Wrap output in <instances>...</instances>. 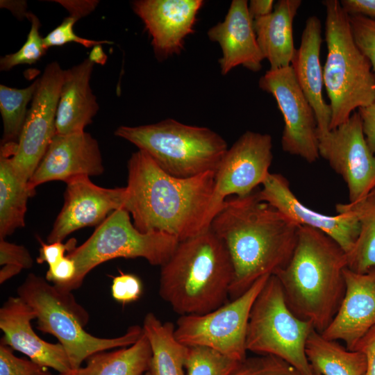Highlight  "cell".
<instances>
[{"mask_svg":"<svg viewBox=\"0 0 375 375\" xmlns=\"http://www.w3.org/2000/svg\"><path fill=\"white\" fill-rule=\"evenodd\" d=\"M111 293L115 300L122 304H126L140 297L142 293V284L137 276L121 272L112 280Z\"/></svg>","mask_w":375,"mask_h":375,"instance_id":"8d00e7d4","label":"cell"},{"mask_svg":"<svg viewBox=\"0 0 375 375\" xmlns=\"http://www.w3.org/2000/svg\"><path fill=\"white\" fill-rule=\"evenodd\" d=\"M144 375H151V374H150V372L148 371V372H147L144 374Z\"/></svg>","mask_w":375,"mask_h":375,"instance_id":"816d5d0a","label":"cell"},{"mask_svg":"<svg viewBox=\"0 0 375 375\" xmlns=\"http://www.w3.org/2000/svg\"><path fill=\"white\" fill-rule=\"evenodd\" d=\"M306 354L311 367L321 375H365L366 372L362 352L326 339L315 329L307 339Z\"/></svg>","mask_w":375,"mask_h":375,"instance_id":"4316f807","label":"cell"},{"mask_svg":"<svg viewBox=\"0 0 375 375\" xmlns=\"http://www.w3.org/2000/svg\"><path fill=\"white\" fill-rule=\"evenodd\" d=\"M125 208L142 233H163L179 242L209 228L215 172L180 178L165 172L138 150L128 164Z\"/></svg>","mask_w":375,"mask_h":375,"instance_id":"7a4b0ae2","label":"cell"},{"mask_svg":"<svg viewBox=\"0 0 375 375\" xmlns=\"http://www.w3.org/2000/svg\"><path fill=\"white\" fill-rule=\"evenodd\" d=\"M295 375H303V374H301L300 372H299L297 371ZM310 375H321V374L319 373H318L317 372H316L315 369H313V372H312V374H310Z\"/></svg>","mask_w":375,"mask_h":375,"instance_id":"681fc988","label":"cell"},{"mask_svg":"<svg viewBox=\"0 0 375 375\" xmlns=\"http://www.w3.org/2000/svg\"><path fill=\"white\" fill-rule=\"evenodd\" d=\"M179 241L163 233H144L138 231L124 208L113 211L81 246L67 255L76 265L73 280L57 286L65 292L78 288L94 267L118 258H142L151 265L162 266L172 256Z\"/></svg>","mask_w":375,"mask_h":375,"instance_id":"ba28073f","label":"cell"},{"mask_svg":"<svg viewBox=\"0 0 375 375\" xmlns=\"http://www.w3.org/2000/svg\"><path fill=\"white\" fill-rule=\"evenodd\" d=\"M16 142L1 144L0 149V238L25 226L27 201L35 192L15 172L10 160Z\"/></svg>","mask_w":375,"mask_h":375,"instance_id":"d4e9b609","label":"cell"},{"mask_svg":"<svg viewBox=\"0 0 375 375\" xmlns=\"http://www.w3.org/2000/svg\"><path fill=\"white\" fill-rule=\"evenodd\" d=\"M202 0H135L133 12L151 38L156 57L163 60L181 52L185 38L194 32Z\"/></svg>","mask_w":375,"mask_h":375,"instance_id":"ac0fdd59","label":"cell"},{"mask_svg":"<svg viewBox=\"0 0 375 375\" xmlns=\"http://www.w3.org/2000/svg\"><path fill=\"white\" fill-rule=\"evenodd\" d=\"M22 271V269L15 266L4 265L0 271V283L5 281L17 275Z\"/></svg>","mask_w":375,"mask_h":375,"instance_id":"c3c4849f","label":"cell"},{"mask_svg":"<svg viewBox=\"0 0 375 375\" xmlns=\"http://www.w3.org/2000/svg\"><path fill=\"white\" fill-rule=\"evenodd\" d=\"M33 260L28 249L0 238V265L15 266L29 269L33 266Z\"/></svg>","mask_w":375,"mask_h":375,"instance_id":"74e56055","label":"cell"},{"mask_svg":"<svg viewBox=\"0 0 375 375\" xmlns=\"http://www.w3.org/2000/svg\"><path fill=\"white\" fill-rule=\"evenodd\" d=\"M94 64L88 58L64 69L56 117V134L85 131L99 110L90 85Z\"/></svg>","mask_w":375,"mask_h":375,"instance_id":"603a6c76","label":"cell"},{"mask_svg":"<svg viewBox=\"0 0 375 375\" xmlns=\"http://www.w3.org/2000/svg\"><path fill=\"white\" fill-rule=\"evenodd\" d=\"M341 204L355 212L360 224L358 236L347 253V268L356 273H367L375 269V196Z\"/></svg>","mask_w":375,"mask_h":375,"instance_id":"f1b7e54d","label":"cell"},{"mask_svg":"<svg viewBox=\"0 0 375 375\" xmlns=\"http://www.w3.org/2000/svg\"><path fill=\"white\" fill-rule=\"evenodd\" d=\"M259 199L267 202L299 226L322 231L334 240L348 253L360 231L358 219L352 210L341 203L336 205L338 215L319 213L303 204L290 189L288 181L280 174L269 173L258 191Z\"/></svg>","mask_w":375,"mask_h":375,"instance_id":"9a60e30c","label":"cell"},{"mask_svg":"<svg viewBox=\"0 0 375 375\" xmlns=\"http://www.w3.org/2000/svg\"><path fill=\"white\" fill-rule=\"evenodd\" d=\"M36 319L33 309L21 297H9L0 308L1 342L27 356L32 361L50 367L58 375H71L72 369L64 347L58 342H47L33 331Z\"/></svg>","mask_w":375,"mask_h":375,"instance_id":"d6986e66","label":"cell"},{"mask_svg":"<svg viewBox=\"0 0 375 375\" xmlns=\"http://www.w3.org/2000/svg\"><path fill=\"white\" fill-rule=\"evenodd\" d=\"M12 349L0 344V375H52L47 369L31 360L21 358Z\"/></svg>","mask_w":375,"mask_h":375,"instance_id":"e575fe53","label":"cell"},{"mask_svg":"<svg viewBox=\"0 0 375 375\" xmlns=\"http://www.w3.org/2000/svg\"><path fill=\"white\" fill-rule=\"evenodd\" d=\"M322 43L320 20L317 16H310L306 21L300 47L296 49L290 65L299 85L314 110L317 135L330 131L331 119V107L323 97V69L319 60Z\"/></svg>","mask_w":375,"mask_h":375,"instance_id":"7402d4cb","label":"cell"},{"mask_svg":"<svg viewBox=\"0 0 375 375\" xmlns=\"http://www.w3.org/2000/svg\"><path fill=\"white\" fill-rule=\"evenodd\" d=\"M142 327L151 351V375H185L189 347L176 338L174 324L162 323L153 313L149 312Z\"/></svg>","mask_w":375,"mask_h":375,"instance_id":"484cf974","label":"cell"},{"mask_svg":"<svg viewBox=\"0 0 375 375\" xmlns=\"http://www.w3.org/2000/svg\"><path fill=\"white\" fill-rule=\"evenodd\" d=\"M301 5V0H279L272 13L253 20L259 47L271 69L291 65L296 51L293 22Z\"/></svg>","mask_w":375,"mask_h":375,"instance_id":"cb8c5ba5","label":"cell"},{"mask_svg":"<svg viewBox=\"0 0 375 375\" xmlns=\"http://www.w3.org/2000/svg\"><path fill=\"white\" fill-rule=\"evenodd\" d=\"M345 251L331 237L301 226L288 264L275 275L287 305L322 333L331 324L345 293Z\"/></svg>","mask_w":375,"mask_h":375,"instance_id":"3957f363","label":"cell"},{"mask_svg":"<svg viewBox=\"0 0 375 375\" xmlns=\"http://www.w3.org/2000/svg\"><path fill=\"white\" fill-rule=\"evenodd\" d=\"M88 59L94 64L103 65L108 59L101 44H97L92 48Z\"/></svg>","mask_w":375,"mask_h":375,"instance_id":"7dc6e473","label":"cell"},{"mask_svg":"<svg viewBox=\"0 0 375 375\" xmlns=\"http://www.w3.org/2000/svg\"><path fill=\"white\" fill-rule=\"evenodd\" d=\"M317 138L319 156L342 177L349 203L368 197L375 188V156L366 142L358 112Z\"/></svg>","mask_w":375,"mask_h":375,"instance_id":"5bb4252c","label":"cell"},{"mask_svg":"<svg viewBox=\"0 0 375 375\" xmlns=\"http://www.w3.org/2000/svg\"><path fill=\"white\" fill-rule=\"evenodd\" d=\"M76 267L74 261L67 255L58 262L49 266L46 279L57 286L71 282L75 276Z\"/></svg>","mask_w":375,"mask_h":375,"instance_id":"ab89813d","label":"cell"},{"mask_svg":"<svg viewBox=\"0 0 375 375\" xmlns=\"http://www.w3.org/2000/svg\"><path fill=\"white\" fill-rule=\"evenodd\" d=\"M326 10L327 56L324 85L330 100V130L345 122L356 108L375 101V75L356 44L349 15L338 0L322 1Z\"/></svg>","mask_w":375,"mask_h":375,"instance_id":"8992f818","label":"cell"},{"mask_svg":"<svg viewBox=\"0 0 375 375\" xmlns=\"http://www.w3.org/2000/svg\"><path fill=\"white\" fill-rule=\"evenodd\" d=\"M300 226L260 200L258 191L227 199L210 229L224 244L233 267L234 299L260 278L283 269L294 253Z\"/></svg>","mask_w":375,"mask_h":375,"instance_id":"6da1fadb","label":"cell"},{"mask_svg":"<svg viewBox=\"0 0 375 375\" xmlns=\"http://www.w3.org/2000/svg\"><path fill=\"white\" fill-rule=\"evenodd\" d=\"M270 275L257 280L245 292L203 315H181L175 337L188 347L212 349L234 360L247 357L246 338L252 306Z\"/></svg>","mask_w":375,"mask_h":375,"instance_id":"30bf717a","label":"cell"},{"mask_svg":"<svg viewBox=\"0 0 375 375\" xmlns=\"http://www.w3.org/2000/svg\"><path fill=\"white\" fill-rule=\"evenodd\" d=\"M273 0H251L248 10L253 20L267 16L274 10Z\"/></svg>","mask_w":375,"mask_h":375,"instance_id":"f6af8a7d","label":"cell"},{"mask_svg":"<svg viewBox=\"0 0 375 375\" xmlns=\"http://www.w3.org/2000/svg\"><path fill=\"white\" fill-rule=\"evenodd\" d=\"M349 21L354 42L369 61L375 75V19L349 15Z\"/></svg>","mask_w":375,"mask_h":375,"instance_id":"836d02e7","label":"cell"},{"mask_svg":"<svg viewBox=\"0 0 375 375\" xmlns=\"http://www.w3.org/2000/svg\"><path fill=\"white\" fill-rule=\"evenodd\" d=\"M160 267L159 295L181 316L203 315L228 302L233 267L210 228L179 242Z\"/></svg>","mask_w":375,"mask_h":375,"instance_id":"277c9868","label":"cell"},{"mask_svg":"<svg viewBox=\"0 0 375 375\" xmlns=\"http://www.w3.org/2000/svg\"><path fill=\"white\" fill-rule=\"evenodd\" d=\"M40 244L37 262L40 264L47 262L49 266H51L66 256V252L68 253L76 247V240L72 238L66 243H62V242L44 243L40 241Z\"/></svg>","mask_w":375,"mask_h":375,"instance_id":"f35d334b","label":"cell"},{"mask_svg":"<svg viewBox=\"0 0 375 375\" xmlns=\"http://www.w3.org/2000/svg\"><path fill=\"white\" fill-rule=\"evenodd\" d=\"M17 294L35 311L37 328L56 337L64 347L72 372L81 367L92 355L131 346L143 333L142 327L135 325L117 338L91 335L84 329L89 321L88 312L76 301L72 292L60 290L33 273L17 288Z\"/></svg>","mask_w":375,"mask_h":375,"instance_id":"5b68a950","label":"cell"},{"mask_svg":"<svg viewBox=\"0 0 375 375\" xmlns=\"http://www.w3.org/2000/svg\"><path fill=\"white\" fill-rule=\"evenodd\" d=\"M368 196H375V188Z\"/></svg>","mask_w":375,"mask_h":375,"instance_id":"f907efd6","label":"cell"},{"mask_svg":"<svg viewBox=\"0 0 375 375\" xmlns=\"http://www.w3.org/2000/svg\"><path fill=\"white\" fill-rule=\"evenodd\" d=\"M26 18L31 23L26 40L17 51L1 58V71H9L19 65L35 63L47 51L44 44V38L40 34L41 24L39 19L32 12H28Z\"/></svg>","mask_w":375,"mask_h":375,"instance_id":"1f68e13d","label":"cell"},{"mask_svg":"<svg viewBox=\"0 0 375 375\" xmlns=\"http://www.w3.org/2000/svg\"><path fill=\"white\" fill-rule=\"evenodd\" d=\"M297 372L277 357L257 355L239 361L228 375H295Z\"/></svg>","mask_w":375,"mask_h":375,"instance_id":"d6a6232c","label":"cell"},{"mask_svg":"<svg viewBox=\"0 0 375 375\" xmlns=\"http://www.w3.org/2000/svg\"><path fill=\"white\" fill-rule=\"evenodd\" d=\"M315 329L289 308L278 278L270 275L251 309L247 350L277 357L303 375L313 372L306 354L307 339Z\"/></svg>","mask_w":375,"mask_h":375,"instance_id":"9c48e42d","label":"cell"},{"mask_svg":"<svg viewBox=\"0 0 375 375\" xmlns=\"http://www.w3.org/2000/svg\"><path fill=\"white\" fill-rule=\"evenodd\" d=\"M115 135L147 153L165 172L180 178L215 173L228 149L224 139L212 130L173 119L120 126Z\"/></svg>","mask_w":375,"mask_h":375,"instance_id":"52a82bcc","label":"cell"},{"mask_svg":"<svg viewBox=\"0 0 375 375\" xmlns=\"http://www.w3.org/2000/svg\"><path fill=\"white\" fill-rule=\"evenodd\" d=\"M355 350L362 352L365 356L367 367L365 375H375V326L362 338Z\"/></svg>","mask_w":375,"mask_h":375,"instance_id":"60d3db41","label":"cell"},{"mask_svg":"<svg viewBox=\"0 0 375 375\" xmlns=\"http://www.w3.org/2000/svg\"><path fill=\"white\" fill-rule=\"evenodd\" d=\"M65 8L70 17L76 21L94 10L99 1L97 0H54Z\"/></svg>","mask_w":375,"mask_h":375,"instance_id":"7bdbcfd3","label":"cell"},{"mask_svg":"<svg viewBox=\"0 0 375 375\" xmlns=\"http://www.w3.org/2000/svg\"><path fill=\"white\" fill-rule=\"evenodd\" d=\"M344 276V298L335 317L321 334L355 350L362 338L375 326V269L360 274L346 267Z\"/></svg>","mask_w":375,"mask_h":375,"instance_id":"ffe728a7","label":"cell"},{"mask_svg":"<svg viewBox=\"0 0 375 375\" xmlns=\"http://www.w3.org/2000/svg\"><path fill=\"white\" fill-rule=\"evenodd\" d=\"M342 8L348 15H361L375 19V0H342Z\"/></svg>","mask_w":375,"mask_h":375,"instance_id":"ee69618b","label":"cell"},{"mask_svg":"<svg viewBox=\"0 0 375 375\" xmlns=\"http://www.w3.org/2000/svg\"><path fill=\"white\" fill-rule=\"evenodd\" d=\"M76 20L69 16L44 38V44L48 49L51 47L62 46L67 43L74 42L81 44L85 48L93 47L97 44H112L109 40H95L84 38L76 35L74 26Z\"/></svg>","mask_w":375,"mask_h":375,"instance_id":"d590c367","label":"cell"},{"mask_svg":"<svg viewBox=\"0 0 375 375\" xmlns=\"http://www.w3.org/2000/svg\"><path fill=\"white\" fill-rule=\"evenodd\" d=\"M258 85L274 97L283 115V150L308 162H315L319 158L316 118L292 66L269 69Z\"/></svg>","mask_w":375,"mask_h":375,"instance_id":"4fadbf2b","label":"cell"},{"mask_svg":"<svg viewBox=\"0 0 375 375\" xmlns=\"http://www.w3.org/2000/svg\"><path fill=\"white\" fill-rule=\"evenodd\" d=\"M63 206L47 237V242H62L72 233L99 226L113 211L124 207L126 187L106 188L93 183L88 176L66 182Z\"/></svg>","mask_w":375,"mask_h":375,"instance_id":"2e32d148","label":"cell"},{"mask_svg":"<svg viewBox=\"0 0 375 375\" xmlns=\"http://www.w3.org/2000/svg\"><path fill=\"white\" fill-rule=\"evenodd\" d=\"M238 362L210 348L189 347L185 368L188 375H228Z\"/></svg>","mask_w":375,"mask_h":375,"instance_id":"4dcf8cb0","label":"cell"},{"mask_svg":"<svg viewBox=\"0 0 375 375\" xmlns=\"http://www.w3.org/2000/svg\"><path fill=\"white\" fill-rule=\"evenodd\" d=\"M362 119L364 135L370 150L375 156V101L358 109Z\"/></svg>","mask_w":375,"mask_h":375,"instance_id":"b9f144b4","label":"cell"},{"mask_svg":"<svg viewBox=\"0 0 375 375\" xmlns=\"http://www.w3.org/2000/svg\"><path fill=\"white\" fill-rule=\"evenodd\" d=\"M38 82L39 78L21 89L0 85V111L3 127L1 144L17 143L28 111L27 106L33 99Z\"/></svg>","mask_w":375,"mask_h":375,"instance_id":"f546056e","label":"cell"},{"mask_svg":"<svg viewBox=\"0 0 375 375\" xmlns=\"http://www.w3.org/2000/svg\"><path fill=\"white\" fill-rule=\"evenodd\" d=\"M151 357V347L143 332L131 346L92 355L85 367L71 375H142L149 370Z\"/></svg>","mask_w":375,"mask_h":375,"instance_id":"83f0119b","label":"cell"},{"mask_svg":"<svg viewBox=\"0 0 375 375\" xmlns=\"http://www.w3.org/2000/svg\"><path fill=\"white\" fill-rule=\"evenodd\" d=\"M64 69L49 63L39 78L15 151L10 157L18 176L28 183L56 135V117Z\"/></svg>","mask_w":375,"mask_h":375,"instance_id":"7c38bea8","label":"cell"},{"mask_svg":"<svg viewBox=\"0 0 375 375\" xmlns=\"http://www.w3.org/2000/svg\"><path fill=\"white\" fill-rule=\"evenodd\" d=\"M1 8L10 10L17 18L22 19L26 17L27 3L26 1H1Z\"/></svg>","mask_w":375,"mask_h":375,"instance_id":"bcb514c9","label":"cell"},{"mask_svg":"<svg viewBox=\"0 0 375 375\" xmlns=\"http://www.w3.org/2000/svg\"><path fill=\"white\" fill-rule=\"evenodd\" d=\"M207 34L222 49L219 63L222 75L239 65L252 72L261 69L265 58L257 41L247 0H233L224 21L211 27Z\"/></svg>","mask_w":375,"mask_h":375,"instance_id":"44dd1931","label":"cell"},{"mask_svg":"<svg viewBox=\"0 0 375 375\" xmlns=\"http://www.w3.org/2000/svg\"><path fill=\"white\" fill-rule=\"evenodd\" d=\"M104 172L99 143L83 131L68 135L56 134L28 182L33 192L47 182H67L78 176H96Z\"/></svg>","mask_w":375,"mask_h":375,"instance_id":"e0dca14e","label":"cell"},{"mask_svg":"<svg viewBox=\"0 0 375 375\" xmlns=\"http://www.w3.org/2000/svg\"><path fill=\"white\" fill-rule=\"evenodd\" d=\"M273 160L269 134L247 131L226 151L215 173L208 223L229 196L244 197L262 185Z\"/></svg>","mask_w":375,"mask_h":375,"instance_id":"8fae6325","label":"cell"}]
</instances>
